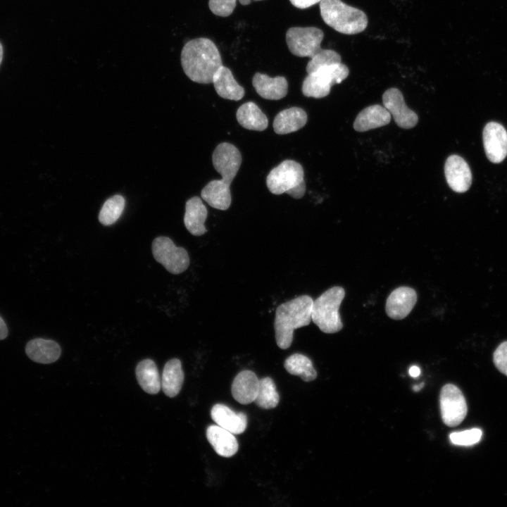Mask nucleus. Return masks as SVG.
<instances>
[{
    "mask_svg": "<svg viewBox=\"0 0 507 507\" xmlns=\"http://www.w3.org/2000/svg\"><path fill=\"white\" fill-rule=\"evenodd\" d=\"M416 302L415 289L409 287H399L389 295L386 301V313L392 319H403L411 313Z\"/></svg>",
    "mask_w": 507,
    "mask_h": 507,
    "instance_id": "4468645a",
    "label": "nucleus"
},
{
    "mask_svg": "<svg viewBox=\"0 0 507 507\" xmlns=\"http://www.w3.org/2000/svg\"><path fill=\"white\" fill-rule=\"evenodd\" d=\"M252 1H262V0H239V3L244 6L249 4Z\"/></svg>",
    "mask_w": 507,
    "mask_h": 507,
    "instance_id": "4c0bfd02",
    "label": "nucleus"
},
{
    "mask_svg": "<svg viewBox=\"0 0 507 507\" xmlns=\"http://www.w3.org/2000/svg\"><path fill=\"white\" fill-rule=\"evenodd\" d=\"M202 199L211 206L219 210H227L231 204L230 185L223 180H212L202 189Z\"/></svg>",
    "mask_w": 507,
    "mask_h": 507,
    "instance_id": "b1692460",
    "label": "nucleus"
},
{
    "mask_svg": "<svg viewBox=\"0 0 507 507\" xmlns=\"http://www.w3.org/2000/svg\"><path fill=\"white\" fill-rule=\"evenodd\" d=\"M259 386V380L251 370H245L239 373L232 384L233 398L242 404L254 401Z\"/></svg>",
    "mask_w": 507,
    "mask_h": 507,
    "instance_id": "2eb2a0df",
    "label": "nucleus"
},
{
    "mask_svg": "<svg viewBox=\"0 0 507 507\" xmlns=\"http://www.w3.org/2000/svg\"><path fill=\"white\" fill-rule=\"evenodd\" d=\"M323 32L315 27H293L286 33V42L290 52L299 57H313L322 48Z\"/></svg>",
    "mask_w": 507,
    "mask_h": 507,
    "instance_id": "6e6552de",
    "label": "nucleus"
},
{
    "mask_svg": "<svg viewBox=\"0 0 507 507\" xmlns=\"http://www.w3.org/2000/svg\"><path fill=\"white\" fill-rule=\"evenodd\" d=\"M236 3L237 0H209L208 6L215 15L227 17L232 13Z\"/></svg>",
    "mask_w": 507,
    "mask_h": 507,
    "instance_id": "473e14b6",
    "label": "nucleus"
},
{
    "mask_svg": "<svg viewBox=\"0 0 507 507\" xmlns=\"http://www.w3.org/2000/svg\"><path fill=\"white\" fill-rule=\"evenodd\" d=\"M151 246L155 260L169 273L178 275L188 268L189 256L187 251L182 247L176 246L169 237L155 238Z\"/></svg>",
    "mask_w": 507,
    "mask_h": 507,
    "instance_id": "0eeeda50",
    "label": "nucleus"
},
{
    "mask_svg": "<svg viewBox=\"0 0 507 507\" xmlns=\"http://www.w3.org/2000/svg\"><path fill=\"white\" fill-rule=\"evenodd\" d=\"M483 144L487 158L494 163H499L507 156V131L496 122H489L484 127Z\"/></svg>",
    "mask_w": 507,
    "mask_h": 507,
    "instance_id": "9b49d317",
    "label": "nucleus"
},
{
    "mask_svg": "<svg viewBox=\"0 0 507 507\" xmlns=\"http://www.w3.org/2000/svg\"><path fill=\"white\" fill-rule=\"evenodd\" d=\"M211 415L218 425L233 434L244 432L247 426V418L244 413H235L222 403H217L213 406Z\"/></svg>",
    "mask_w": 507,
    "mask_h": 507,
    "instance_id": "dca6fc26",
    "label": "nucleus"
},
{
    "mask_svg": "<svg viewBox=\"0 0 507 507\" xmlns=\"http://www.w3.org/2000/svg\"><path fill=\"white\" fill-rule=\"evenodd\" d=\"M496 368L507 376V342H503L496 348L493 354Z\"/></svg>",
    "mask_w": 507,
    "mask_h": 507,
    "instance_id": "72a5a7b5",
    "label": "nucleus"
},
{
    "mask_svg": "<svg viewBox=\"0 0 507 507\" xmlns=\"http://www.w3.org/2000/svg\"><path fill=\"white\" fill-rule=\"evenodd\" d=\"M391 114L384 106L373 105L366 107L357 115L353 128L358 132H365L389 124Z\"/></svg>",
    "mask_w": 507,
    "mask_h": 507,
    "instance_id": "4be33fe9",
    "label": "nucleus"
},
{
    "mask_svg": "<svg viewBox=\"0 0 507 507\" xmlns=\"http://www.w3.org/2000/svg\"><path fill=\"white\" fill-rule=\"evenodd\" d=\"M279 400L273 380L268 377L259 380L258 390L254 400L256 404L261 408L270 409L277 406Z\"/></svg>",
    "mask_w": 507,
    "mask_h": 507,
    "instance_id": "c85d7f7f",
    "label": "nucleus"
},
{
    "mask_svg": "<svg viewBox=\"0 0 507 507\" xmlns=\"http://www.w3.org/2000/svg\"><path fill=\"white\" fill-rule=\"evenodd\" d=\"M423 383L420 384V385H415L413 386V389L415 392H418L422 388V387H423Z\"/></svg>",
    "mask_w": 507,
    "mask_h": 507,
    "instance_id": "ea45409f",
    "label": "nucleus"
},
{
    "mask_svg": "<svg viewBox=\"0 0 507 507\" xmlns=\"http://www.w3.org/2000/svg\"><path fill=\"white\" fill-rule=\"evenodd\" d=\"M3 55H4V49L1 43L0 42V65L1 63L2 59H3Z\"/></svg>",
    "mask_w": 507,
    "mask_h": 507,
    "instance_id": "58836bf2",
    "label": "nucleus"
},
{
    "mask_svg": "<svg viewBox=\"0 0 507 507\" xmlns=\"http://www.w3.org/2000/svg\"><path fill=\"white\" fill-rule=\"evenodd\" d=\"M440 409L443 423L449 427L458 425L467 415L463 394L454 384L444 385L440 392Z\"/></svg>",
    "mask_w": 507,
    "mask_h": 507,
    "instance_id": "1a4fd4ad",
    "label": "nucleus"
},
{
    "mask_svg": "<svg viewBox=\"0 0 507 507\" xmlns=\"http://www.w3.org/2000/svg\"><path fill=\"white\" fill-rule=\"evenodd\" d=\"M482 431L477 428H473L462 432H456L450 434V440L452 444L459 446H470L480 441Z\"/></svg>",
    "mask_w": 507,
    "mask_h": 507,
    "instance_id": "2f4dec72",
    "label": "nucleus"
},
{
    "mask_svg": "<svg viewBox=\"0 0 507 507\" xmlns=\"http://www.w3.org/2000/svg\"><path fill=\"white\" fill-rule=\"evenodd\" d=\"M344 296L342 287H333L313 301L311 320L323 332L335 333L343 328L339 308Z\"/></svg>",
    "mask_w": 507,
    "mask_h": 507,
    "instance_id": "20e7f679",
    "label": "nucleus"
},
{
    "mask_svg": "<svg viewBox=\"0 0 507 507\" xmlns=\"http://www.w3.org/2000/svg\"><path fill=\"white\" fill-rule=\"evenodd\" d=\"M313 303L310 296L301 295L277 308L274 327L276 343L280 349L291 346L296 329L310 324Z\"/></svg>",
    "mask_w": 507,
    "mask_h": 507,
    "instance_id": "f03ea898",
    "label": "nucleus"
},
{
    "mask_svg": "<svg viewBox=\"0 0 507 507\" xmlns=\"http://www.w3.org/2000/svg\"><path fill=\"white\" fill-rule=\"evenodd\" d=\"M206 437L215 451L223 457H231L238 450V442L232 433L219 425H210Z\"/></svg>",
    "mask_w": 507,
    "mask_h": 507,
    "instance_id": "aec40b11",
    "label": "nucleus"
},
{
    "mask_svg": "<svg viewBox=\"0 0 507 507\" xmlns=\"http://www.w3.org/2000/svg\"><path fill=\"white\" fill-rule=\"evenodd\" d=\"M213 165L222 176V180L230 185L242 163L239 151L234 145L223 142L213 151Z\"/></svg>",
    "mask_w": 507,
    "mask_h": 507,
    "instance_id": "9d476101",
    "label": "nucleus"
},
{
    "mask_svg": "<svg viewBox=\"0 0 507 507\" xmlns=\"http://www.w3.org/2000/svg\"><path fill=\"white\" fill-rule=\"evenodd\" d=\"M181 64L186 75L200 84L212 83L215 73L223 65L216 45L204 37L192 39L184 44Z\"/></svg>",
    "mask_w": 507,
    "mask_h": 507,
    "instance_id": "f257e3e1",
    "label": "nucleus"
},
{
    "mask_svg": "<svg viewBox=\"0 0 507 507\" xmlns=\"http://www.w3.org/2000/svg\"><path fill=\"white\" fill-rule=\"evenodd\" d=\"M125 204V199L121 195H114L108 199L99 212V222L104 225H111L115 223L121 215Z\"/></svg>",
    "mask_w": 507,
    "mask_h": 507,
    "instance_id": "c756f323",
    "label": "nucleus"
},
{
    "mask_svg": "<svg viewBox=\"0 0 507 507\" xmlns=\"http://www.w3.org/2000/svg\"><path fill=\"white\" fill-rule=\"evenodd\" d=\"M320 15L324 22L336 31L345 35L363 32L368 25L365 13L341 0H322Z\"/></svg>",
    "mask_w": 507,
    "mask_h": 507,
    "instance_id": "7ed1b4c3",
    "label": "nucleus"
},
{
    "mask_svg": "<svg viewBox=\"0 0 507 507\" xmlns=\"http://www.w3.org/2000/svg\"><path fill=\"white\" fill-rule=\"evenodd\" d=\"M446 182L454 192L463 193L472 183V173L467 162L458 155L449 156L444 165Z\"/></svg>",
    "mask_w": 507,
    "mask_h": 507,
    "instance_id": "ddd939ff",
    "label": "nucleus"
},
{
    "mask_svg": "<svg viewBox=\"0 0 507 507\" xmlns=\"http://www.w3.org/2000/svg\"><path fill=\"white\" fill-rule=\"evenodd\" d=\"M420 368H419L418 366L413 365V366H411V367L410 368V369H409V375H410L411 377H418V376L420 375Z\"/></svg>",
    "mask_w": 507,
    "mask_h": 507,
    "instance_id": "e433bc0d",
    "label": "nucleus"
},
{
    "mask_svg": "<svg viewBox=\"0 0 507 507\" xmlns=\"http://www.w3.org/2000/svg\"><path fill=\"white\" fill-rule=\"evenodd\" d=\"M252 84L256 92L265 99L279 100L287 94L288 83L282 76L270 77L265 74L256 73Z\"/></svg>",
    "mask_w": 507,
    "mask_h": 507,
    "instance_id": "f3484780",
    "label": "nucleus"
},
{
    "mask_svg": "<svg viewBox=\"0 0 507 507\" xmlns=\"http://www.w3.org/2000/svg\"><path fill=\"white\" fill-rule=\"evenodd\" d=\"M208 211L199 197L194 196L186 202L184 223L194 236H201L207 232L204 223Z\"/></svg>",
    "mask_w": 507,
    "mask_h": 507,
    "instance_id": "a211bd4d",
    "label": "nucleus"
},
{
    "mask_svg": "<svg viewBox=\"0 0 507 507\" xmlns=\"http://www.w3.org/2000/svg\"><path fill=\"white\" fill-rule=\"evenodd\" d=\"M137 381L144 392L150 394H157L161 387L156 365L151 359L140 361L136 368Z\"/></svg>",
    "mask_w": 507,
    "mask_h": 507,
    "instance_id": "bb28decb",
    "label": "nucleus"
},
{
    "mask_svg": "<svg viewBox=\"0 0 507 507\" xmlns=\"http://www.w3.org/2000/svg\"><path fill=\"white\" fill-rule=\"evenodd\" d=\"M284 366L289 373L300 376L305 382L313 381L317 377V372L311 359L301 353L289 356L285 360Z\"/></svg>",
    "mask_w": 507,
    "mask_h": 507,
    "instance_id": "cd10ccee",
    "label": "nucleus"
},
{
    "mask_svg": "<svg viewBox=\"0 0 507 507\" xmlns=\"http://www.w3.org/2000/svg\"><path fill=\"white\" fill-rule=\"evenodd\" d=\"M212 83L222 98L238 101L244 95V88L237 82L231 70L224 65H221L216 71Z\"/></svg>",
    "mask_w": 507,
    "mask_h": 507,
    "instance_id": "412c9836",
    "label": "nucleus"
},
{
    "mask_svg": "<svg viewBox=\"0 0 507 507\" xmlns=\"http://www.w3.org/2000/svg\"><path fill=\"white\" fill-rule=\"evenodd\" d=\"M25 352L35 362L48 364L59 358L61 349L58 344L53 340L37 338L27 344Z\"/></svg>",
    "mask_w": 507,
    "mask_h": 507,
    "instance_id": "6ab92c4d",
    "label": "nucleus"
},
{
    "mask_svg": "<svg viewBox=\"0 0 507 507\" xmlns=\"http://www.w3.org/2000/svg\"><path fill=\"white\" fill-rule=\"evenodd\" d=\"M383 105L401 128H412L417 124V114L405 104L402 93L396 88H390L382 96Z\"/></svg>",
    "mask_w": 507,
    "mask_h": 507,
    "instance_id": "f8f14e48",
    "label": "nucleus"
},
{
    "mask_svg": "<svg viewBox=\"0 0 507 507\" xmlns=\"http://www.w3.org/2000/svg\"><path fill=\"white\" fill-rule=\"evenodd\" d=\"M184 372L181 361L177 358L169 360L165 365L161 378V387L169 397L177 396L184 382Z\"/></svg>",
    "mask_w": 507,
    "mask_h": 507,
    "instance_id": "393cba45",
    "label": "nucleus"
},
{
    "mask_svg": "<svg viewBox=\"0 0 507 507\" xmlns=\"http://www.w3.org/2000/svg\"><path fill=\"white\" fill-rule=\"evenodd\" d=\"M266 184L274 194L287 193L294 199H301L306 192L303 169L294 161H284L270 172Z\"/></svg>",
    "mask_w": 507,
    "mask_h": 507,
    "instance_id": "39448f33",
    "label": "nucleus"
},
{
    "mask_svg": "<svg viewBox=\"0 0 507 507\" xmlns=\"http://www.w3.org/2000/svg\"><path fill=\"white\" fill-rule=\"evenodd\" d=\"M236 117L238 123L248 130L263 131L268 127L266 115L251 101L242 104L238 108Z\"/></svg>",
    "mask_w": 507,
    "mask_h": 507,
    "instance_id": "a878e982",
    "label": "nucleus"
},
{
    "mask_svg": "<svg viewBox=\"0 0 507 507\" xmlns=\"http://www.w3.org/2000/svg\"><path fill=\"white\" fill-rule=\"evenodd\" d=\"M307 122V115L301 108L292 107L280 112L273 122L274 131L278 134H289L303 127Z\"/></svg>",
    "mask_w": 507,
    "mask_h": 507,
    "instance_id": "5701e85b",
    "label": "nucleus"
},
{
    "mask_svg": "<svg viewBox=\"0 0 507 507\" xmlns=\"http://www.w3.org/2000/svg\"><path fill=\"white\" fill-rule=\"evenodd\" d=\"M341 61V56L336 51L321 49L313 57L310 58L306 65V72L310 74L322 67L339 63Z\"/></svg>",
    "mask_w": 507,
    "mask_h": 507,
    "instance_id": "7c9ffc66",
    "label": "nucleus"
},
{
    "mask_svg": "<svg viewBox=\"0 0 507 507\" xmlns=\"http://www.w3.org/2000/svg\"><path fill=\"white\" fill-rule=\"evenodd\" d=\"M292 4L299 8H307L320 2L322 0H289Z\"/></svg>",
    "mask_w": 507,
    "mask_h": 507,
    "instance_id": "f704fd0d",
    "label": "nucleus"
},
{
    "mask_svg": "<svg viewBox=\"0 0 507 507\" xmlns=\"http://www.w3.org/2000/svg\"><path fill=\"white\" fill-rule=\"evenodd\" d=\"M349 73L348 67L342 63L322 67L305 77L302 92L307 97H325L329 94L331 87L341 83Z\"/></svg>",
    "mask_w": 507,
    "mask_h": 507,
    "instance_id": "423d86ee",
    "label": "nucleus"
},
{
    "mask_svg": "<svg viewBox=\"0 0 507 507\" xmlns=\"http://www.w3.org/2000/svg\"><path fill=\"white\" fill-rule=\"evenodd\" d=\"M8 335V328L7 326L2 319V318L0 316V340L4 339Z\"/></svg>",
    "mask_w": 507,
    "mask_h": 507,
    "instance_id": "c9c22d12",
    "label": "nucleus"
}]
</instances>
